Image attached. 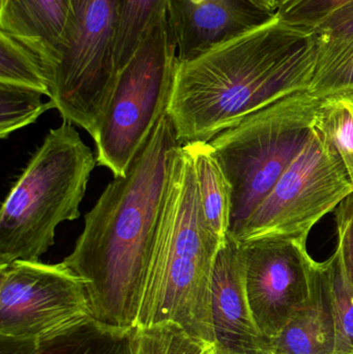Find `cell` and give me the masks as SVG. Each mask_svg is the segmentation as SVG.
Here are the masks:
<instances>
[{
  "instance_id": "cell-1",
  "label": "cell",
  "mask_w": 353,
  "mask_h": 354,
  "mask_svg": "<svg viewBox=\"0 0 353 354\" xmlns=\"http://www.w3.org/2000/svg\"><path fill=\"white\" fill-rule=\"evenodd\" d=\"M182 147L164 116L128 168L114 177L85 216L64 263L86 283L91 315L107 326L136 328L147 270Z\"/></svg>"
},
{
  "instance_id": "cell-2",
  "label": "cell",
  "mask_w": 353,
  "mask_h": 354,
  "mask_svg": "<svg viewBox=\"0 0 353 354\" xmlns=\"http://www.w3.org/2000/svg\"><path fill=\"white\" fill-rule=\"evenodd\" d=\"M317 35L275 15L265 24L178 62L168 114L180 145L217 135L279 100L308 91Z\"/></svg>"
},
{
  "instance_id": "cell-3",
  "label": "cell",
  "mask_w": 353,
  "mask_h": 354,
  "mask_svg": "<svg viewBox=\"0 0 353 354\" xmlns=\"http://www.w3.org/2000/svg\"><path fill=\"white\" fill-rule=\"evenodd\" d=\"M223 243L203 214L194 163L182 145L174 161L136 328L175 324L215 345L211 277Z\"/></svg>"
},
{
  "instance_id": "cell-4",
  "label": "cell",
  "mask_w": 353,
  "mask_h": 354,
  "mask_svg": "<svg viewBox=\"0 0 353 354\" xmlns=\"http://www.w3.org/2000/svg\"><path fill=\"white\" fill-rule=\"evenodd\" d=\"M97 159L73 124L52 129L6 196L0 212V266L39 261L55 230L80 216Z\"/></svg>"
},
{
  "instance_id": "cell-5",
  "label": "cell",
  "mask_w": 353,
  "mask_h": 354,
  "mask_svg": "<svg viewBox=\"0 0 353 354\" xmlns=\"http://www.w3.org/2000/svg\"><path fill=\"white\" fill-rule=\"evenodd\" d=\"M321 97L308 91L279 100L209 141L231 187L236 239L314 130Z\"/></svg>"
},
{
  "instance_id": "cell-6",
  "label": "cell",
  "mask_w": 353,
  "mask_h": 354,
  "mask_svg": "<svg viewBox=\"0 0 353 354\" xmlns=\"http://www.w3.org/2000/svg\"><path fill=\"white\" fill-rule=\"evenodd\" d=\"M178 49L166 12L147 31L118 73L95 135L97 164L126 176L160 120L167 115L178 68Z\"/></svg>"
},
{
  "instance_id": "cell-7",
  "label": "cell",
  "mask_w": 353,
  "mask_h": 354,
  "mask_svg": "<svg viewBox=\"0 0 353 354\" xmlns=\"http://www.w3.org/2000/svg\"><path fill=\"white\" fill-rule=\"evenodd\" d=\"M122 0H72L50 100L64 122L97 135L118 76L115 50Z\"/></svg>"
},
{
  "instance_id": "cell-8",
  "label": "cell",
  "mask_w": 353,
  "mask_h": 354,
  "mask_svg": "<svg viewBox=\"0 0 353 354\" xmlns=\"http://www.w3.org/2000/svg\"><path fill=\"white\" fill-rule=\"evenodd\" d=\"M352 193L339 153L314 127L302 151L234 239H307L313 227Z\"/></svg>"
},
{
  "instance_id": "cell-9",
  "label": "cell",
  "mask_w": 353,
  "mask_h": 354,
  "mask_svg": "<svg viewBox=\"0 0 353 354\" xmlns=\"http://www.w3.org/2000/svg\"><path fill=\"white\" fill-rule=\"evenodd\" d=\"M91 315L86 283L64 262L0 266V335L41 340Z\"/></svg>"
},
{
  "instance_id": "cell-10",
  "label": "cell",
  "mask_w": 353,
  "mask_h": 354,
  "mask_svg": "<svg viewBox=\"0 0 353 354\" xmlns=\"http://www.w3.org/2000/svg\"><path fill=\"white\" fill-rule=\"evenodd\" d=\"M240 245L251 310L271 343L308 301L315 260L307 239L276 237Z\"/></svg>"
},
{
  "instance_id": "cell-11",
  "label": "cell",
  "mask_w": 353,
  "mask_h": 354,
  "mask_svg": "<svg viewBox=\"0 0 353 354\" xmlns=\"http://www.w3.org/2000/svg\"><path fill=\"white\" fill-rule=\"evenodd\" d=\"M211 311L218 353L273 354L249 303L240 243L229 235L213 266Z\"/></svg>"
},
{
  "instance_id": "cell-12",
  "label": "cell",
  "mask_w": 353,
  "mask_h": 354,
  "mask_svg": "<svg viewBox=\"0 0 353 354\" xmlns=\"http://www.w3.org/2000/svg\"><path fill=\"white\" fill-rule=\"evenodd\" d=\"M167 12L180 62L257 28L276 15L252 0H168Z\"/></svg>"
},
{
  "instance_id": "cell-13",
  "label": "cell",
  "mask_w": 353,
  "mask_h": 354,
  "mask_svg": "<svg viewBox=\"0 0 353 354\" xmlns=\"http://www.w3.org/2000/svg\"><path fill=\"white\" fill-rule=\"evenodd\" d=\"M271 347L273 354H334L335 326L323 262L315 261L308 301Z\"/></svg>"
},
{
  "instance_id": "cell-14",
  "label": "cell",
  "mask_w": 353,
  "mask_h": 354,
  "mask_svg": "<svg viewBox=\"0 0 353 354\" xmlns=\"http://www.w3.org/2000/svg\"><path fill=\"white\" fill-rule=\"evenodd\" d=\"M59 53L48 44L0 32V83L51 97Z\"/></svg>"
},
{
  "instance_id": "cell-15",
  "label": "cell",
  "mask_w": 353,
  "mask_h": 354,
  "mask_svg": "<svg viewBox=\"0 0 353 354\" xmlns=\"http://www.w3.org/2000/svg\"><path fill=\"white\" fill-rule=\"evenodd\" d=\"M70 4L72 0H0V32L44 41L60 56Z\"/></svg>"
},
{
  "instance_id": "cell-16",
  "label": "cell",
  "mask_w": 353,
  "mask_h": 354,
  "mask_svg": "<svg viewBox=\"0 0 353 354\" xmlns=\"http://www.w3.org/2000/svg\"><path fill=\"white\" fill-rule=\"evenodd\" d=\"M137 328H116L93 317L37 340L35 354H135Z\"/></svg>"
},
{
  "instance_id": "cell-17",
  "label": "cell",
  "mask_w": 353,
  "mask_h": 354,
  "mask_svg": "<svg viewBox=\"0 0 353 354\" xmlns=\"http://www.w3.org/2000/svg\"><path fill=\"white\" fill-rule=\"evenodd\" d=\"M192 157L203 214L222 241L229 233L231 187L213 153L209 142L184 145Z\"/></svg>"
},
{
  "instance_id": "cell-18",
  "label": "cell",
  "mask_w": 353,
  "mask_h": 354,
  "mask_svg": "<svg viewBox=\"0 0 353 354\" xmlns=\"http://www.w3.org/2000/svg\"><path fill=\"white\" fill-rule=\"evenodd\" d=\"M315 128L339 153L353 183V85L321 97Z\"/></svg>"
},
{
  "instance_id": "cell-19",
  "label": "cell",
  "mask_w": 353,
  "mask_h": 354,
  "mask_svg": "<svg viewBox=\"0 0 353 354\" xmlns=\"http://www.w3.org/2000/svg\"><path fill=\"white\" fill-rule=\"evenodd\" d=\"M352 85L353 37L333 39L317 35L316 64L309 93L321 97Z\"/></svg>"
},
{
  "instance_id": "cell-20",
  "label": "cell",
  "mask_w": 353,
  "mask_h": 354,
  "mask_svg": "<svg viewBox=\"0 0 353 354\" xmlns=\"http://www.w3.org/2000/svg\"><path fill=\"white\" fill-rule=\"evenodd\" d=\"M323 264L335 326L334 354H353V285L339 249Z\"/></svg>"
},
{
  "instance_id": "cell-21",
  "label": "cell",
  "mask_w": 353,
  "mask_h": 354,
  "mask_svg": "<svg viewBox=\"0 0 353 354\" xmlns=\"http://www.w3.org/2000/svg\"><path fill=\"white\" fill-rule=\"evenodd\" d=\"M168 0H122L115 58L118 72L126 66L153 24L167 12Z\"/></svg>"
},
{
  "instance_id": "cell-22",
  "label": "cell",
  "mask_w": 353,
  "mask_h": 354,
  "mask_svg": "<svg viewBox=\"0 0 353 354\" xmlns=\"http://www.w3.org/2000/svg\"><path fill=\"white\" fill-rule=\"evenodd\" d=\"M41 95L33 89L0 83V138H8L15 131L37 122L48 110L56 109L53 101L44 103Z\"/></svg>"
},
{
  "instance_id": "cell-23",
  "label": "cell",
  "mask_w": 353,
  "mask_h": 354,
  "mask_svg": "<svg viewBox=\"0 0 353 354\" xmlns=\"http://www.w3.org/2000/svg\"><path fill=\"white\" fill-rule=\"evenodd\" d=\"M215 345L189 334L175 324L138 328L135 354H215Z\"/></svg>"
},
{
  "instance_id": "cell-24",
  "label": "cell",
  "mask_w": 353,
  "mask_h": 354,
  "mask_svg": "<svg viewBox=\"0 0 353 354\" xmlns=\"http://www.w3.org/2000/svg\"><path fill=\"white\" fill-rule=\"evenodd\" d=\"M345 1L347 0H281L276 15L288 24L313 29Z\"/></svg>"
},
{
  "instance_id": "cell-25",
  "label": "cell",
  "mask_w": 353,
  "mask_h": 354,
  "mask_svg": "<svg viewBox=\"0 0 353 354\" xmlns=\"http://www.w3.org/2000/svg\"><path fill=\"white\" fill-rule=\"evenodd\" d=\"M334 212L337 225V248L353 285V193L345 198Z\"/></svg>"
},
{
  "instance_id": "cell-26",
  "label": "cell",
  "mask_w": 353,
  "mask_h": 354,
  "mask_svg": "<svg viewBox=\"0 0 353 354\" xmlns=\"http://www.w3.org/2000/svg\"><path fill=\"white\" fill-rule=\"evenodd\" d=\"M313 30L318 35L333 39L353 37V0H347L332 10Z\"/></svg>"
},
{
  "instance_id": "cell-27",
  "label": "cell",
  "mask_w": 353,
  "mask_h": 354,
  "mask_svg": "<svg viewBox=\"0 0 353 354\" xmlns=\"http://www.w3.org/2000/svg\"><path fill=\"white\" fill-rule=\"evenodd\" d=\"M252 1L267 12H276L281 0H252Z\"/></svg>"
}]
</instances>
